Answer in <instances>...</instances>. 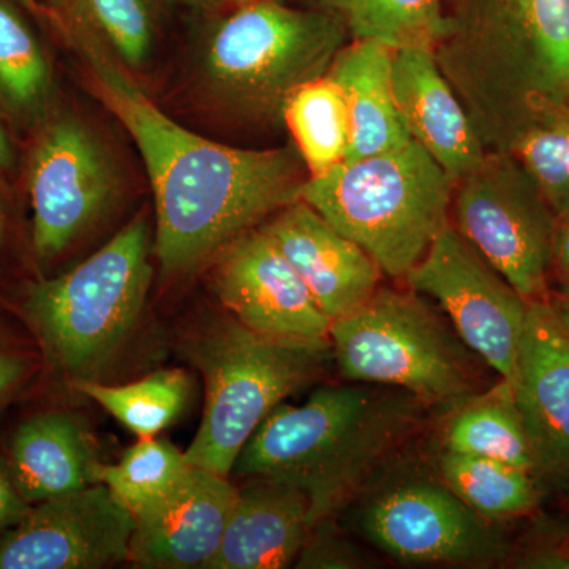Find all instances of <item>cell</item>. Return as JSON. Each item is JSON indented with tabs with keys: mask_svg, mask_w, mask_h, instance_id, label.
I'll use <instances>...</instances> for the list:
<instances>
[{
	"mask_svg": "<svg viewBox=\"0 0 569 569\" xmlns=\"http://www.w3.org/2000/svg\"><path fill=\"white\" fill-rule=\"evenodd\" d=\"M329 342L340 376L353 383L402 389L426 407L452 408L479 392L478 356L413 290L378 288L331 321Z\"/></svg>",
	"mask_w": 569,
	"mask_h": 569,
	"instance_id": "ba28073f",
	"label": "cell"
},
{
	"mask_svg": "<svg viewBox=\"0 0 569 569\" xmlns=\"http://www.w3.org/2000/svg\"><path fill=\"white\" fill-rule=\"evenodd\" d=\"M436 58L486 151L569 104V0H441Z\"/></svg>",
	"mask_w": 569,
	"mask_h": 569,
	"instance_id": "7a4b0ae2",
	"label": "cell"
},
{
	"mask_svg": "<svg viewBox=\"0 0 569 569\" xmlns=\"http://www.w3.org/2000/svg\"><path fill=\"white\" fill-rule=\"evenodd\" d=\"M511 387L537 477L569 482V335L549 298L529 301Z\"/></svg>",
	"mask_w": 569,
	"mask_h": 569,
	"instance_id": "9a60e30c",
	"label": "cell"
},
{
	"mask_svg": "<svg viewBox=\"0 0 569 569\" xmlns=\"http://www.w3.org/2000/svg\"><path fill=\"white\" fill-rule=\"evenodd\" d=\"M310 530L309 498L269 479L238 489L222 542L206 569H282L298 560Z\"/></svg>",
	"mask_w": 569,
	"mask_h": 569,
	"instance_id": "d6986e66",
	"label": "cell"
},
{
	"mask_svg": "<svg viewBox=\"0 0 569 569\" xmlns=\"http://www.w3.org/2000/svg\"><path fill=\"white\" fill-rule=\"evenodd\" d=\"M14 0H0V112L21 127L51 114L54 73L43 44Z\"/></svg>",
	"mask_w": 569,
	"mask_h": 569,
	"instance_id": "603a6c76",
	"label": "cell"
},
{
	"mask_svg": "<svg viewBox=\"0 0 569 569\" xmlns=\"http://www.w3.org/2000/svg\"><path fill=\"white\" fill-rule=\"evenodd\" d=\"M449 219L526 301L549 298L559 217L515 153L488 151L458 179Z\"/></svg>",
	"mask_w": 569,
	"mask_h": 569,
	"instance_id": "9c48e42d",
	"label": "cell"
},
{
	"mask_svg": "<svg viewBox=\"0 0 569 569\" xmlns=\"http://www.w3.org/2000/svg\"><path fill=\"white\" fill-rule=\"evenodd\" d=\"M350 383L317 389L301 407L280 403L233 467L239 477L301 490L310 527L331 519L392 458L426 407L402 389Z\"/></svg>",
	"mask_w": 569,
	"mask_h": 569,
	"instance_id": "3957f363",
	"label": "cell"
},
{
	"mask_svg": "<svg viewBox=\"0 0 569 569\" xmlns=\"http://www.w3.org/2000/svg\"><path fill=\"white\" fill-rule=\"evenodd\" d=\"M31 507L14 486L9 467L0 463V538L17 527Z\"/></svg>",
	"mask_w": 569,
	"mask_h": 569,
	"instance_id": "836d02e7",
	"label": "cell"
},
{
	"mask_svg": "<svg viewBox=\"0 0 569 569\" xmlns=\"http://www.w3.org/2000/svg\"><path fill=\"white\" fill-rule=\"evenodd\" d=\"M508 561L519 569H569V523L537 520Z\"/></svg>",
	"mask_w": 569,
	"mask_h": 569,
	"instance_id": "4dcf8cb0",
	"label": "cell"
},
{
	"mask_svg": "<svg viewBox=\"0 0 569 569\" xmlns=\"http://www.w3.org/2000/svg\"><path fill=\"white\" fill-rule=\"evenodd\" d=\"M362 531L377 548L410 563L489 565L511 553L503 533L437 482L397 486L366 508Z\"/></svg>",
	"mask_w": 569,
	"mask_h": 569,
	"instance_id": "7c38bea8",
	"label": "cell"
},
{
	"mask_svg": "<svg viewBox=\"0 0 569 569\" xmlns=\"http://www.w3.org/2000/svg\"><path fill=\"white\" fill-rule=\"evenodd\" d=\"M550 305H552L553 310H556L557 317H559L560 323L563 325V328L567 329L569 335V293H560L550 295L549 296Z\"/></svg>",
	"mask_w": 569,
	"mask_h": 569,
	"instance_id": "8d00e7d4",
	"label": "cell"
},
{
	"mask_svg": "<svg viewBox=\"0 0 569 569\" xmlns=\"http://www.w3.org/2000/svg\"><path fill=\"white\" fill-rule=\"evenodd\" d=\"M329 320L366 305L383 272L362 247L298 200L263 224Z\"/></svg>",
	"mask_w": 569,
	"mask_h": 569,
	"instance_id": "e0dca14e",
	"label": "cell"
},
{
	"mask_svg": "<svg viewBox=\"0 0 569 569\" xmlns=\"http://www.w3.org/2000/svg\"><path fill=\"white\" fill-rule=\"evenodd\" d=\"M74 388L103 407L138 438H152L182 413L189 399L190 377L182 369H163L127 385L82 380Z\"/></svg>",
	"mask_w": 569,
	"mask_h": 569,
	"instance_id": "4316f807",
	"label": "cell"
},
{
	"mask_svg": "<svg viewBox=\"0 0 569 569\" xmlns=\"http://www.w3.org/2000/svg\"><path fill=\"white\" fill-rule=\"evenodd\" d=\"M511 153L523 164L546 200L561 217L569 213V104L539 112L518 134Z\"/></svg>",
	"mask_w": 569,
	"mask_h": 569,
	"instance_id": "f546056e",
	"label": "cell"
},
{
	"mask_svg": "<svg viewBox=\"0 0 569 569\" xmlns=\"http://www.w3.org/2000/svg\"><path fill=\"white\" fill-rule=\"evenodd\" d=\"M392 78L397 108L408 137L425 148L455 181L477 168L488 151L438 66L433 48L395 50Z\"/></svg>",
	"mask_w": 569,
	"mask_h": 569,
	"instance_id": "ac0fdd59",
	"label": "cell"
},
{
	"mask_svg": "<svg viewBox=\"0 0 569 569\" xmlns=\"http://www.w3.org/2000/svg\"><path fill=\"white\" fill-rule=\"evenodd\" d=\"M313 9L342 22L351 40L391 50L436 48L445 32L441 0H310Z\"/></svg>",
	"mask_w": 569,
	"mask_h": 569,
	"instance_id": "484cf974",
	"label": "cell"
},
{
	"mask_svg": "<svg viewBox=\"0 0 569 569\" xmlns=\"http://www.w3.org/2000/svg\"><path fill=\"white\" fill-rule=\"evenodd\" d=\"M443 451L500 460L537 475V459L508 381L451 408L443 426Z\"/></svg>",
	"mask_w": 569,
	"mask_h": 569,
	"instance_id": "7402d4cb",
	"label": "cell"
},
{
	"mask_svg": "<svg viewBox=\"0 0 569 569\" xmlns=\"http://www.w3.org/2000/svg\"><path fill=\"white\" fill-rule=\"evenodd\" d=\"M170 2H198V0H170Z\"/></svg>",
	"mask_w": 569,
	"mask_h": 569,
	"instance_id": "b9f144b4",
	"label": "cell"
},
{
	"mask_svg": "<svg viewBox=\"0 0 569 569\" xmlns=\"http://www.w3.org/2000/svg\"><path fill=\"white\" fill-rule=\"evenodd\" d=\"M17 162V153H14L13 142L6 126L0 121V171L13 170Z\"/></svg>",
	"mask_w": 569,
	"mask_h": 569,
	"instance_id": "d590c367",
	"label": "cell"
},
{
	"mask_svg": "<svg viewBox=\"0 0 569 569\" xmlns=\"http://www.w3.org/2000/svg\"><path fill=\"white\" fill-rule=\"evenodd\" d=\"M149 253L148 220L137 217L77 268L26 291V317L73 385L93 380L132 335L151 287Z\"/></svg>",
	"mask_w": 569,
	"mask_h": 569,
	"instance_id": "8992f818",
	"label": "cell"
},
{
	"mask_svg": "<svg viewBox=\"0 0 569 569\" xmlns=\"http://www.w3.org/2000/svg\"><path fill=\"white\" fill-rule=\"evenodd\" d=\"M550 277L557 280L560 291L569 293V213L557 223Z\"/></svg>",
	"mask_w": 569,
	"mask_h": 569,
	"instance_id": "e575fe53",
	"label": "cell"
},
{
	"mask_svg": "<svg viewBox=\"0 0 569 569\" xmlns=\"http://www.w3.org/2000/svg\"><path fill=\"white\" fill-rule=\"evenodd\" d=\"M100 466L88 430L66 411H48L21 422L7 463L14 486L31 505L96 485Z\"/></svg>",
	"mask_w": 569,
	"mask_h": 569,
	"instance_id": "ffe728a7",
	"label": "cell"
},
{
	"mask_svg": "<svg viewBox=\"0 0 569 569\" xmlns=\"http://www.w3.org/2000/svg\"><path fill=\"white\" fill-rule=\"evenodd\" d=\"M97 96L141 153L156 203L153 252L167 276L186 274L301 198L309 176L290 148L241 149L206 140L164 114L96 36L62 21Z\"/></svg>",
	"mask_w": 569,
	"mask_h": 569,
	"instance_id": "6da1fadb",
	"label": "cell"
},
{
	"mask_svg": "<svg viewBox=\"0 0 569 569\" xmlns=\"http://www.w3.org/2000/svg\"><path fill=\"white\" fill-rule=\"evenodd\" d=\"M348 39L342 22L325 11L279 0L242 3L209 36L206 86L242 118H282L291 92L325 77Z\"/></svg>",
	"mask_w": 569,
	"mask_h": 569,
	"instance_id": "52a82bcc",
	"label": "cell"
},
{
	"mask_svg": "<svg viewBox=\"0 0 569 569\" xmlns=\"http://www.w3.org/2000/svg\"><path fill=\"white\" fill-rule=\"evenodd\" d=\"M438 466L443 485L489 522L523 518L541 501L537 475L523 468L451 451H443Z\"/></svg>",
	"mask_w": 569,
	"mask_h": 569,
	"instance_id": "cb8c5ba5",
	"label": "cell"
},
{
	"mask_svg": "<svg viewBox=\"0 0 569 569\" xmlns=\"http://www.w3.org/2000/svg\"><path fill=\"white\" fill-rule=\"evenodd\" d=\"M295 567L359 569L367 567V560L353 542L337 533L329 519H323L310 527Z\"/></svg>",
	"mask_w": 569,
	"mask_h": 569,
	"instance_id": "1f68e13d",
	"label": "cell"
},
{
	"mask_svg": "<svg viewBox=\"0 0 569 569\" xmlns=\"http://www.w3.org/2000/svg\"><path fill=\"white\" fill-rule=\"evenodd\" d=\"M22 10L28 11L29 14L37 18L48 17V11L40 6L37 0H14Z\"/></svg>",
	"mask_w": 569,
	"mask_h": 569,
	"instance_id": "f35d334b",
	"label": "cell"
},
{
	"mask_svg": "<svg viewBox=\"0 0 569 569\" xmlns=\"http://www.w3.org/2000/svg\"><path fill=\"white\" fill-rule=\"evenodd\" d=\"M213 288L230 316L254 332L280 339H329L331 320L263 224L219 253Z\"/></svg>",
	"mask_w": 569,
	"mask_h": 569,
	"instance_id": "5bb4252c",
	"label": "cell"
},
{
	"mask_svg": "<svg viewBox=\"0 0 569 569\" xmlns=\"http://www.w3.org/2000/svg\"><path fill=\"white\" fill-rule=\"evenodd\" d=\"M282 119L309 178L346 162L350 118L342 91L328 74L291 92L283 104Z\"/></svg>",
	"mask_w": 569,
	"mask_h": 569,
	"instance_id": "d4e9b609",
	"label": "cell"
},
{
	"mask_svg": "<svg viewBox=\"0 0 569 569\" xmlns=\"http://www.w3.org/2000/svg\"><path fill=\"white\" fill-rule=\"evenodd\" d=\"M455 186L436 159L410 140L307 178L299 200L362 247L383 274L406 279L451 222Z\"/></svg>",
	"mask_w": 569,
	"mask_h": 569,
	"instance_id": "277c9868",
	"label": "cell"
},
{
	"mask_svg": "<svg viewBox=\"0 0 569 569\" xmlns=\"http://www.w3.org/2000/svg\"><path fill=\"white\" fill-rule=\"evenodd\" d=\"M392 52L377 41L351 40L326 73L339 86L348 108L347 160L391 151L411 140L397 108Z\"/></svg>",
	"mask_w": 569,
	"mask_h": 569,
	"instance_id": "44dd1931",
	"label": "cell"
},
{
	"mask_svg": "<svg viewBox=\"0 0 569 569\" xmlns=\"http://www.w3.org/2000/svg\"><path fill=\"white\" fill-rule=\"evenodd\" d=\"M198 2H212V3H233V6H242V3L253 2V0H198Z\"/></svg>",
	"mask_w": 569,
	"mask_h": 569,
	"instance_id": "60d3db41",
	"label": "cell"
},
{
	"mask_svg": "<svg viewBox=\"0 0 569 569\" xmlns=\"http://www.w3.org/2000/svg\"><path fill=\"white\" fill-rule=\"evenodd\" d=\"M134 516L102 482L32 505L0 538V569H99L130 561Z\"/></svg>",
	"mask_w": 569,
	"mask_h": 569,
	"instance_id": "4fadbf2b",
	"label": "cell"
},
{
	"mask_svg": "<svg viewBox=\"0 0 569 569\" xmlns=\"http://www.w3.org/2000/svg\"><path fill=\"white\" fill-rule=\"evenodd\" d=\"M6 231H7L6 206H3L2 198H0V249H2L3 241H6Z\"/></svg>",
	"mask_w": 569,
	"mask_h": 569,
	"instance_id": "ab89813d",
	"label": "cell"
},
{
	"mask_svg": "<svg viewBox=\"0 0 569 569\" xmlns=\"http://www.w3.org/2000/svg\"><path fill=\"white\" fill-rule=\"evenodd\" d=\"M36 362L28 351L0 336V406L31 380Z\"/></svg>",
	"mask_w": 569,
	"mask_h": 569,
	"instance_id": "d6a6232c",
	"label": "cell"
},
{
	"mask_svg": "<svg viewBox=\"0 0 569 569\" xmlns=\"http://www.w3.org/2000/svg\"><path fill=\"white\" fill-rule=\"evenodd\" d=\"M37 2H39L48 13L52 14V17L61 20L62 14L69 9L71 0H37Z\"/></svg>",
	"mask_w": 569,
	"mask_h": 569,
	"instance_id": "74e56055",
	"label": "cell"
},
{
	"mask_svg": "<svg viewBox=\"0 0 569 569\" xmlns=\"http://www.w3.org/2000/svg\"><path fill=\"white\" fill-rule=\"evenodd\" d=\"M415 293L432 298L471 353L512 383L529 301L449 222L406 276Z\"/></svg>",
	"mask_w": 569,
	"mask_h": 569,
	"instance_id": "30bf717a",
	"label": "cell"
},
{
	"mask_svg": "<svg viewBox=\"0 0 569 569\" xmlns=\"http://www.w3.org/2000/svg\"><path fill=\"white\" fill-rule=\"evenodd\" d=\"M37 129L26 171L32 249L51 261L102 216L118 178L102 142L77 116L51 112Z\"/></svg>",
	"mask_w": 569,
	"mask_h": 569,
	"instance_id": "8fae6325",
	"label": "cell"
},
{
	"mask_svg": "<svg viewBox=\"0 0 569 569\" xmlns=\"http://www.w3.org/2000/svg\"><path fill=\"white\" fill-rule=\"evenodd\" d=\"M236 496L238 489L228 477L190 466L167 497L134 515L130 563L148 569L208 568Z\"/></svg>",
	"mask_w": 569,
	"mask_h": 569,
	"instance_id": "2e32d148",
	"label": "cell"
},
{
	"mask_svg": "<svg viewBox=\"0 0 569 569\" xmlns=\"http://www.w3.org/2000/svg\"><path fill=\"white\" fill-rule=\"evenodd\" d=\"M186 351L203 373L206 403L183 455L190 466L223 477L233 471L239 452L268 415L317 381L332 358L329 339L264 336L231 316L201 325Z\"/></svg>",
	"mask_w": 569,
	"mask_h": 569,
	"instance_id": "5b68a950",
	"label": "cell"
},
{
	"mask_svg": "<svg viewBox=\"0 0 569 569\" xmlns=\"http://www.w3.org/2000/svg\"><path fill=\"white\" fill-rule=\"evenodd\" d=\"M189 468L186 455L168 441L138 438L118 463L100 466L99 482L134 516L167 497Z\"/></svg>",
	"mask_w": 569,
	"mask_h": 569,
	"instance_id": "83f0119b",
	"label": "cell"
},
{
	"mask_svg": "<svg viewBox=\"0 0 569 569\" xmlns=\"http://www.w3.org/2000/svg\"><path fill=\"white\" fill-rule=\"evenodd\" d=\"M62 21L91 31L127 69H140L151 56L156 39L151 0H71Z\"/></svg>",
	"mask_w": 569,
	"mask_h": 569,
	"instance_id": "f1b7e54d",
	"label": "cell"
}]
</instances>
